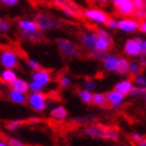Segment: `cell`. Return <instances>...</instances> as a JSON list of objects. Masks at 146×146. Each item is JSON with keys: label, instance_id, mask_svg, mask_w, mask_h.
Wrapping results in <instances>:
<instances>
[{"label": "cell", "instance_id": "cell-1", "mask_svg": "<svg viewBox=\"0 0 146 146\" xmlns=\"http://www.w3.org/2000/svg\"><path fill=\"white\" fill-rule=\"evenodd\" d=\"M35 21L38 26V30H42V31H46V30H50V29H55V27L61 26V23L57 19L48 16V14H44V13L37 14Z\"/></svg>", "mask_w": 146, "mask_h": 146}, {"label": "cell", "instance_id": "cell-2", "mask_svg": "<svg viewBox=\"0 0 146 146\" xmlns=\"http://www.w3.org/2000/svg\"><path fill=\"white\" fill-rule=\"evenodd\" d=\"M113 5L119 14L122 16H131V14L133 16V13L135 12V5L132 0H114Z\"/></svg>", "mask_w": 146, "mask_h": 146}, {"label": "cell", "instance_id": "cell-3", "mask_svg": "<svg viewBox=\"0 0 146 146\" xmlns=\"http://www.w3.org/2000/svg\"><path fill=\"white\" fill-rule=\"evenodd\" d=\"M57 46L60 49V51L67 57H75L77 55V48L72 42L64 39V38H58L56 40Z\"/></svg>", "mask_w": 146, "mask_h": 146}, {"label": "cell", "instance_id": "cell-4", "mask_svg": "<svg viewBox=\"0 0 146 146\" xmlns=\"http://www.w3.org/2000/svg\"><path fill=\"white\" fill-rule=\"evenodd\" d=\"M46 96L42 93H32L29 96V104L35 109V111H43L46 107Z\"/></svg>", "mask_w": 146, "mask_h": 146}, {"label": "cell", "instance_id": "cell-5", "mask_svg": "<svg viewBox=\"0 0 146 146\" xmlns=\"http://www.w3.org/2000/svg\"><path fill=\"white\" fill-rule=\"evenodd\" d=\"M83 14H84L86 18L95 21V23H100V24H106L109 19V17L107 14L99 9H88V10L84 11Z\"/></svg>", "mask_w": 146, "mask_h": 146}, {"label": "cell", "instance_id": "cell-6", "mask_svg": "<svg viewBox=\"0 0 146 146\" xmlns=\"http://www.w3.org/2000/svg\"><path fill=\"white\" fill-rule=\"evenodd\" d=\"M123 51L128 56H140L144 51V44L138 43L135 39H128L123 48Z\"/></svg>", "mask_w": 146, "mask_h": 146}, {"label": "cell", "instance_id": "cell-7", "mask_svg": "<svg viewBox=\"0 0 146 146\" xmlns=\"http://www.w3.org/2000/svg\"><path fill=\"white\" fill-rule=\"evenodd\" d=\"M0 61H1V64L4 67L9 70L16 68L18 65V57L13 51H4L1 54V57H0Z\"/></svg>", "mask_w": 146, "mask_h": 146}, {"label": "cell", "instance_id": "cell-8", "mask_svg": "<svg viewBox=\"0 0 146 146\" xmlns=\"http://www.w3.org/2000/svg\"><path fill=\"white\" fill-rule=\"evenodd\" d=\"M56 5L58 7H61L63 10L64 14L70 17H80L81 16V10L74 4V3H68V1H56Z\"/></svg>", "mask_w": 146, "mask_h": 146}, {"label": "cell", "instance_id": "cell-9", "mask_svg": "<svg viewBox=\"0 0 146 146\" xmlns=\"http://www.w3.org/2000/svg\"><path fill=\"white\" fill-rule=\"evenodd\" d=\"M108 128L106 126L102 125H92L84 128V134L93 137V138H105L106 139V134L108 132Z\"/></svg>", "mask_w": 146, "mask_h": 146}, {"label": "cell", "instance_id": "cell-10", "mask_svg": "<svg viewBox=\"0 0 146 146\" xmlns=\"http://www.w3.org/2000/svg\"><path fill=\"white\" fill-rule=\"evenodd\" d=\"M119 29L125 32H133L139 30V23L135 19H121L119 21Z\"/></svg>", "mask_w": 146, "mask_h": 146}, {"label": "cell", "instance_id": "cell-11", "mask_svg": "<svg viewBox=\"0 0 146 146\" xmlns=\"http://www.w3.org/2000/svg\"><path fill=\"white\" fill-rule=\"evenodd\" d=\"M19 27L25 33H32V32L38 31V26L36 24V21L29 20V19H20L19 20Z\"/></svg>", "mask_w": 146, "mask_h": 146}, {"label": "cell", "instance_id": "cell-12", "mask_svg": "<svg viewBox=\"0 0 146 146\" xmlns=\"http://www.w3.org/2000/svg\"><path fill=\"white\" fill-rule=\"evenodd\" d=\"M81 42L87 49H95L98 37L95 33H82L81 35Z\"/></svg>", "mask_w": 146, "mask_h": 146}, {"label": "cell", "instance_id": "cell-13", "mask_svg": "<svg viewBox=\"0 0 146 146\" xmlns=\"http://www.w3.org/2000/svg\"><path fill=\"white\" fill-rule=\"evenodd\" d=\"M106 95H107V99H108V101H109V104H112V106H113L114 108L120 107V104L122 102L123 98H125L121 93L116 92V90L108 92V93L106 94Z\"/></svg>", "mask_w": 146, "mask_h": 146}, {"label": "cell", "instance_id": "cell-14", "mask_svg": "<svg viewBox=\"0 0 146 146\" xmlns=\"http://www.w3.org/2000/svg\"><path fill=\"white\" fill-rule=\"evenodd\" d=\"M133 88H134V87L132 86V82L128 81V80H125V81H121V82H119V83H116L114 89H115L116 92L121 93L122 95L125 96V95H128V94L132 93Z\"/></svg>", "mask_w": 146, "mask_h": 146}, {"label": "cell", "instance_id": "cell-15", "mask_svg": "<svg viewBox=\"0 0 146 146\" xmlns=\"http://www.w3.org/2000/svg\"><path fill=\"white\" fill-rule=\"evenodd\" d=\"M32 78H33V82H36V83H38V84L44 87L50 81V75H49L48 71L40 70V71H36L33 74V76H32Z\"/></svg>", "mask_w": 146, "mask_h": 146}, {"label": "cell", "instance_id": "cell-16", "mask_svg": "<svg viewBox=\"0 0 146 146\" xmlns=\"http://www.w3.org/2000/svg\"><path fill=\"white\" fill-rule=\"evenodd\" d=\"M119 62H120V58H118L116 56L108 55V57L104 61V65H105L106 70H108V71H116L119 67Z\"/></svg>", "mask_w": 146, "mask_h": 146}, {"label": "cell", "instance_id": "cell-17", "mask_svg": "<svg viewBox=\"0 0 146 146\" xmlns=\"http://www.w3.org/2000/svg\"><path fill=\"white\" fill-rule=\"evenodd\" d=\"M11 86V89L14 90V92H18V93H21V94H25L29 89V83L26 81H24L23 78H17Z\"/></svg>", "mask_w": 146, "mask_h": 146}, {"label": "cell", "instance_id": "cell-18", "mask_svg": "<svg viewBox=\"0 0 146 146\" xmlns=\"http://www.w3.org/2000/svg\"><path fill=\"white\" fill-rule=\"evenodd\" d=\"M93 104L99 106V107L106 108L109 104V101L107 99V95L101 94V93H96V94H93Z\"/></svg>", "mask_w": 146, "mask_h": 146}, {"label": "cell", "instance_id": "cell-19", "mask_svg": "<svg viewBox=\"0 0 146 146\" xmlns=\"http://www.w3.org/2000/svg\"><path fill=\"white\" fill-rule=\"evenodd\" d=\"M51 115H52V118L57 119V120H64L65 118H67V109H65L64 107H56L54 108L52 111H51Z\"/></svg>", "mask_w": 146, "mask_h": 146}, {"label": "cell", "instance_id": "cell-20", "mask_svg": "<svg viewBox=\"0 0 146 146\" xmlns=\"http://www.w3.org/2000/svg\"><path fill=\"white\" fill-rule=\"evenodd\" d=\"M1 80H3V82H6V83L12 84V83L17 80L16 72L12 71V70L6 69L5 71H3V72H1Z\"/></svg>", "mask_w": 146, "mask_h": 146}, {"label": "cell", "instance_id": "cell-21", "mask_svg": "<svg viewBox=\"0 0 146 146\" xmlns=\"http://www.w3.org/2000/svg\"><path fill=\"white\" fill-rule=\"evenodd\" d=\"M9 98L12 102L14 104H24L25 102V94H21V93H18V92H14V90H11L10 94H9Z\"/></svg>", "mask_w": 146, "mask_h": 146}, {"label": "cell", "instance_id": "cell-22", "mask_svg": "<svg viewBox=\"0 0 146 146\" xmlns=\"http://www.w3.org/2000/svg\"><path fill=\"white\" fill-rule=\"evenodd\" d=\"M116 71H118L120 75H125L127 72H129V63L126 60H123V58H120L119 67H118V70Z\"/></svg>", "mask_w": 146, "mask_h": 146}, {"label": "cell", "instance_id": "cell-23", "mask_svg": "<svg viewBox=\"0 0 146 146\" xmlns=\"http://www.w3.org/2000/svg\"><path fill=\"white\" fill-rule=\"evenodd\" d=\"M78 96L84 102V104H90V102H93V94L89 90H87V89L80 90L78 92Z\"/></svg>", "mask_w": 146, "mask_h": 146}, {"label": "cell", "instance_id": "cell-24", "mask_svg": "<svg viewBox=\"0 0 146 146\" xmlns=\"http://www.w3.org/2000/svg\"><path fill=\"white\" fill-rule=\"evenodd\" d=\"M143 70V65L140 64V63H135V62H133V63H131L129 64V74L131 75H133V76H138V74Z\"/></svg>", "mask_w": 146, "mask_h": 146}, {"label": "cell", "instance_id": "cell-25", "mask_svg": "<svg viewBox=\"0 0 146 146\" xmlns=\"http://www.w3.org/2000/svg\"><path fill=\"white\" fill-rule=\"evenodd\" d=\"M24 36H25V38H27L29 40H32V42H39L43 39V35L39 31L32 32V33H25L24 32Z\"/></svg>", "mask_w": 146, "mask_h": 146}, {"label": "cell", "instance_id": "cell-26", "mask_svg": "<svg viewBox=\"0 0 146 146\" xmlns=\"http://www.w3.org/2000/svg\"><path fill=\"white\" fill-rule=\"evenodd\" d=\"M95 35H96V37H98V38L104 39V40L108 42L109 44L112 45V37H111V36H109L106 31H104V30H96V31H95Z\"/></svg>", "mask_w": 146, "mask_h": 146}, {"label": "cell", "instance_id": "cell-27", "mask_svg": "<svg viewBox=\"0 0 146 146\" xmlns=\"http://www.w3.org/2000/svg\"><path fill=\"white\" fill-rule=\"evenodd\" d=\"M90 55H92V57H94V58H96V60H102V61H105L106 58L108 57V55H107V52H104V51H98V50H93L92 52H90Z\"/></svg>", "mask_w": 146, "mask_h": 146}, {"label": "cell", "instance_id": "cell-28", "mask_svg": "<svg viewBox=\"0 0 146 146\" xmlns=\"http://www.w3.org/2000/svg\"><path fill=\"white\" fill-rule=\"evenodd\" d=\"M132 95L134 96H146V87H134L132 90Z\"/></svg>", "mask_w": 146, "mask_h": 146}, {"label": "cell", "instance_id": "cell-29", "mask_svg": "<svg viewBox=\"0 0 146 146\" xmlns=\"http://www.w3.org/2000/svg\"><path fill=\"white\" fill-rule=\"evenodd\" d=\"M119 138V132L116 131L115 128H108V132L106 134V139H113V140H116Z\"/></svg>", "mask_w": 146, "mask_h": 146}, {"label": "cell", "instance_id": "cell-30", "mask_svg": "<svg viewBox=\"0 0 146 146\" xmlns=\"http://www.w3.org/2000/svg\"><path fill=\"white\" fill-rule=\"evenodd\" d=\"M106 26L112 29V30H114V29H118L119 27V21H116L114 18H109L108 21L106 23Z\"/></svg>", "mask_w": 146, "mask_h": 146}, {"label": "cell", "instance_id": "cell-31", "mask_svg": "<svg viewBox=\"0 0 146 146\" xmlns=\"http://www.w3.org/2000/svg\"><path fill=\"white\" fill-rule=\"evenodd\" d=\"M29 88H30L32 92H35V93H40V90L43 89V86H40V84L32 81L31 83H29Z\"/></svg>", "mask_w": 146, "mask_h": 146}, {"label": "cell", "instance_id": "cell-32", "mask_svg": "<svg viewBox=\"0 0 146 146\" xmlns=\"http://www.w3.org/2000/svg\"><path fill=\"white\" fill-rule=\"evenodd\" d=\"M27 63H29V67H30L32 70H36V71H40V65H39V63L38 62H36L35 60H29L27 61Z\"/></svg>", "mask_w": 146, "mask_h": 146}, {"label": "cell", "instance_id": "cell-33", "mask_svg": "<svg viewBox=\"0 0 146 146\" xmlns=\"http://www.w3.org/2000/svg\"><path fill=\"white\" fill-rule=\"evenodd\" d=\"M134 81H135V83L139 87H146V77H144L141 75H138L134 78Z\"/></svg>", "mask_w": 146, "mask_h": 146}, {"label": "cell", "instance_id": "cell-34", "mask_svg": "<svg viewBox=\"0 0 146 146\" xmlns=\"http://www.w3.org/2000/svg\"><path fill=\"white\" fill-rule=\"evenodd\" d=\"M19 125H20L19 121H10V122L6 123V127L9 129H11V131H13V129H17L19 127Z\"/></svg>", "mask_w": 146, "mask_h": 146}, {"label": "cell", "instance_id": "cell-35", "mask_svg": "<svg viewBox=\"0 0 146 146\" xmlns=\"http://www.w3.org/2000/svg\"><path fill=\"white\" fill-rule=\"evenodd\" d=\"M9 29H10L9 21H7V20H4V19L0 20V30H1L3 32H6L7 30H9Z\"/></svg>", "mask_w": 146, "mask_h": 146}, {"label": "cell", "instance_id": "cell-36", "mask_svg": "<svg viewBox=\"0 0 146 146\" xmlns=\"http://www.w3.org/2000/svg\"><path fill=\"white\" fill-rule=\"evenodd\" d=\"M131 139H132L134 143H138V145H139V144L145 139V137H143V135H140V134L134 133V134H132V137H131Z\"/></svg>", "mask_w": 146, "mask_h": 146}, {"label": "cell", "instance_id": "cell-37", "mask_svg": "<svg viewBox=\"0 0 146 146\" xmlns=\"http://www.w3.org/2000/svg\"><path fill=\"white\" fill-rule=\"evenodd\" d=\"M84 87H86V89L87 90H92V89H95V83H94L93 81H90V80H87V81L84 82Z\"/></svg>", "mask_w": 146, "mask_h": 146}, {"label": "cell", "instance_id": "cell-38", "mask_svg": "<svg viewBox=\"0 0 146 146\" xmlns=\"http://www.w3.org/2000/svg\"><path fill=\"white\" fill-rule=\"evenodd\" d=\"M60 84H61V87H68L70 84V80L67 76H63L60 80Z\"/></svg>", "mask_w": 146, "mask_h": 146}, {"label": "cell", "instance_id": "cell-39", "mask_svg": "<svg viewBox=\"0 0 146 146\" xmlns=\"http://www.w3.org/2000/svg\"><path fill=\"white\" fill-rule=\"evenodd\" d=\"M139 31L143 33H146V19H143L139 21Z\"/></svg>", "mask_w": 146, "mask_h": 146}, {"label": "cell", "instance_id": "cell-40", "mask_svg": "<svg viewBox=\"0 0 146 146\" xmlns=\"http://www.w3.org/2000/svg\"><path fill=\"white\" fill-rule=\"evenodd\" d=\"M1 4L6 5V6H16L18 4V0H3Z\"/></svg>", "mask_w": 146, "mask_h": 146}, {"label": "cell", "instance_id": "cell-41", "mask_svg": "<svg viewBox=\"0 0 146 146\" xmlns=\"http://www.w3.org/2000/svg\"><path fill=\"white\" fill-rule=\"evenodd\" d=\"M9 146H24L23 144H21L19 140H17V139H9Z\"/></svg>", "mask_w": 146, "mask_h": 146}, {"label": "cell", "instance_id": "cell-42", "mask_svg": "<svg viewBox=\"0 0 146 146\" xmlns=\"http://www.w3.org/2000/svg\"><path fill=\"white\" fill-rule=\"evenodd\" d=\"M140 64L143 67H146V50H144L143 54L140 55Z\"/></svg>", "mask_w": 146, "mask_h": 146}, {"label": "cell", "instance_id": "cell-43", "mask_svg": "<svg viewBox=\"0 0 146 146\" xmlns=\"http://www.w3.org/2000/svg\"><path fill=\"white\" fill-rule=\"evenodd\" d=\"M139 146H146V138H145V139L139 144Z\"/></svg>", "mask_w": 146, "mask_h": 146}, {"label": "cell", "instance_id": "cell-44", "mask_svg": "<svg viewBox=\"0 0 146 146\" xmlns=\"http://www.w3.org/2000/svg\"><path fill=\"white\" fill-rule=\"evenodd\" d=\"M0 146H9V144H6V143L1 141V143H0Z\"/></svg>", "mask_w": 146, "mask_h": 146}, {"label": "cell", "instance_id": "cell-45", "mask_svg": "<svg viewBox=\"0 0 146 146\" xmlns=\"http://www.w3.org/2000/svg\"><path fill=\"white\" fill-rule=\"evenodd\" d=\"M144 50H146V40H144Z\"/></svg>", "mask_w": 146, "mask_h": 146}, {"label": "cell", "instance_id": "cell-46", "mask_svg": "<svg viewBox=\"0 0 146 146\" xmlns=\"http://www.w3.org/2000/svg\"><path fill=\"white\" fill-rule=\"evenodd\" d=\"M144 99H145V101H146V96H145V98H144Z\"/></svg>", "mask_w": 146, "mask_h": 146}, {"label": "cell", "instance_id": "cell-47", "mask_svg": "<svg viewBox=\"0 0 146 146\" xmlns=\"http://www.w3.org/2000/svg\"><path fill=\"white\" fill-rule=\"evenodd\" d=\"M24 146H25V145H24Z\"/></svg>", "mask_w": 146, "mask_h": 146}]
</instances>
